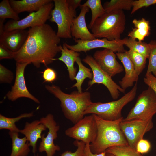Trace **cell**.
I'll use <instances>...</instances> for the list:
<instances>
[{
    "mask_svg": "<svg viewBox=\"0 0 156 156\" xmlns=\"http://www.w3.org/2000/svg\"><path fill=\"white\" fill-rule=\"evenodd\" d=\"M27 38L18 51L14 52V59L16 62L32 64L37 68L42 64L45 66L55 60L61 52L60 38L49 25L29 28Z\"/></svg>",
    "mask_w": 156,
    "mask_h": 156,
    "instance_id": "1",
    "label": "cell"
},
{
    "mask_svg": "<svg viewBox=\"0 0 156 156\" xmlns=\"http://www.w3.org/2000/svg\"><path fill=\"white\" fill-rule=\"evenodd\" d=\"M45 88L60 101V106L64 116L75 124L84 117V112L92 102L90 93L73 91L70 94L62 91L60 88L53 84L46 85Z\"/></svg>",
    "mask_w": 156,
    "mask_h": 156,
    "instance_id": "2",
    "label": "cell"
},
{
    "mask_svg": "<svg viewBox=\"0 0 156 156\" xmlns=\"http://www.w3.org/2000/svg\"><path fill=\"white\" fill-rule=\"evenodd\" d=\"M93 114L97 124V133L95 140L90 144L92 153L99 154L112 146L128 145L120 127L123 117L115 120H107Z\"/></svg>",
    "mask_w": 156,
    "mask_h": 156,
    "instance_id": "3",
    "label": "cell"
},
{
    "mask_svg": "<svg viewBox=\"0 0 156 156\" xmlns=\"http://www.w3.org/2000/svg\"><path fill=\"white\" fill-rule=\"evenodd\" d=\"M126 16L123 10L105 12L95 21L91 29L96 38L109 40L121 39L125 27Z\"/></svg>",
    "mask_w": 156,
    "mask_h": 156,
    "instance_id": "4",
    "label": "cell"
},
{
    "mask_svg": "<svg viewBox=\"0 0 156 156\" xmlns=\"http://www.w3.org/2000/svg\"><path fill=\"white\" fill-rule=\"evenodd\" d=\"M137 83L136 82L129 91L117 100L105 103L92 102L85 111V115L94 114L102 119L111 121L122 118L121 113L122 108L133 100L136 96Z\"/></svg>",
    "mask_w": 156,
    "mask_h": 156,
    "instance_id": "5",
    "label": "cell"
},
{
    "mask_svg": "<svg viewBox=\"0 0 156 156\" xmlns=\"http://www.w3.org/2000/svg\"><path fill=\"white\" fill-rule=\"evenodd\" d=\"M53 2L54 7L49 20L57 25V34L60 38H71V28L73 20L77 17L76 10L67 0H54Z\"/></svg>",
    "mask_w": 156,
    "mask_h": 156,
    "instance_id": "6",
    "label": "cell"
},
{
    "mask_svg": "<svg viewBox=\"0 0 156 156\" xmlns=\"http://www.w3.org/2000/svg\"><path fill=\"white\" fill-rule=\"evenodd\" d=\"M156 114V94L150 87L138 96L135 104L123 120L138 119H152Z\"/></svg>",
    "mask_w": 156,
    "mask_h": 156,
    "instance_id": "7",
    "label": "cell"
},
{
    "mask_svg": "<svg viewBox=\"0 0 156 156\" xmlns=\"http://www.w3.org/2000/svg\"><path fill=\"white\" fill-rule=\"evenodd\" d=\"M52 2L42 6L38 11L30 14L25 18L18 20H12L7 21L4 25V31H9L17 29H25L28 27L42 25L50 19L52 10L54 7Z\"/></svg>",
    "mask_w": 156,
    "mask_h": 156,
    "instance_id": "8",
    "label": "cell"
},
{
    "mask_svg": "<svg viewBox=\"0 0 156 156\" xmlns=\"http://www.w3.org/2000/svg\"><path fill=\"white\" fill-rule=\"evenodd\" d=\"M97 133V124L93 114L84 117L65 131L66 135L82 141L85 144L94 142Z\"/></svg>",
    "mask_w": 156,
    "mask_h": 156,
    "instance_id": "9",
    "label": "cell"
},
{
    "mask_svg": "<svg viewBox=\"0 0 156 156\" xmlns=\"http://www.w3.org/2000/svg\"><path fill=\"white\" fill-rule=\"evenodd\" d=\"M82 61L89 66L93 73V78L88 83V88L95 83L102 84L107 88L114 100L118 98L120 92H125V90L117 84L112 77L100 68L92 56L87 55Z\"/></svg>",
    "mask_w": 156,
    "mask_h": 156,
    "instance_id": "10",
    "label": "cell"
},
{
    "mask_svg": "<svg viewBox=\"0 0 156 156\" xmlns=\"http://www.w3.org/2000/svg\"><path fill=\"white\" fill-rule=\"evenodd\" d=\"M152 120H122L120 123V127L129 146L136 149L138 142L153 128Z\"/></svg>",
    "mask_w": 156,
    "mask_h": 156,
    "instance_id": "11",
    "label": "cell"
},
{
    "mask_svg": "<svg viewBox=\"0 0 156 156\" xmlns=\"http://www.w3.org/2000/svg\"><path fill=\"white\" fill-rule=\"evenodd\" d=\"M76 44L69 45L65 43L66 47L69 49L78 52L87 51L93 49L103 48L109 49L114 53H120L125 52L124 49L125 39L110 40L105 38H96L90 40H82L74 39Z\"/></svg>",
    "mask_w": 156,
    "mask_h": 156,
    "instance_id": "12",
    "label": "cell"
},
{
    "mask_svg": "<svg viewBox=\"0 0 156 156\" xmlns=\"http://www.w3.org/2000/svg\"><path fill=\"white\" fill-rule=\"evenodd\" d=\"M40 120L48 129L49 131L46 137L44 134L42 135L38 151L41 153L45 152L47 156H53L56 151L60 150V146L55 145L54 142V140L57 137V132L60 127L57 125L53 115L51 114L41 118Z\"/></svg>",
    "mask_w": 156,
    "mask_h": 156,
    "instance_id": "13",
    "label": "cell"
},
{
    "mask_svg": "<svg viewBox=\"0 0 156 156\" xmlns=\"http://www.w3.org/2000/svg\"><path fill=\"white\" fill-rule=\"evenodd\" d=\"M29 63H16V77L14 85L11 90L6 95L10 100L14 101L19 98H27L31 99L35 103L39 104V100L33 95L28 90L26 85L24 77L25 70Z\"/></svg>",
    "mask_w": 156,
    "mask_h": 156,
    "instance_id": "14",
    "label": "cell"
},
{
    "mask_svg": "<svg viewBox=\"0 0 156 156\" xmlns=\"http://www.w3.org/2000/svg\"><path fill=\"white\" fill-rule=\"evenodd\" d=\"M93 57L100 68L112 77L124 71L123 67L116 60V54L110 49L97 51Z\"/></svg>",
    "mask_w": 156,
    "mask_h": 156,
    "instance_id": "15",
    "label": "cell"
},
{
    "mask_svg": "<svg viewBox=\"0 0 156 156\" xmlns=\"http://www.w3.org/2000/svg\"><path fill=\"white\" fill-rule=\"evenodd\" d=\"M28 34V30L17 29L4 31L0 34V44L13 52L19 50L25 42Z\"/></svg>",
    "mask_w": 156,
    "mask_h": 156,
    "instance_id": "16",
    "label": "cell"
},
{
    "mask_svg": "<svg viewBox=\"0 0 156 156\" xmlns=\"http://www.w3.org/2000/svg\"><path fill=\"white\" fill-rule=\"evenodd\" d=\"M80 7V13L73 20L71 28L72 36L75 39L83 41L94 40L96 38L88 30L86 21V15L89 12V8L87 7Z\"/></svg>",
    "mask_w": 156,
    "mask_h": 156,
    "instance_id": "17",
    "label": "cell"
},
{
    "mask_svg": "<svg viewBox=\"0 0 156 156\" xmlns=\"http://www.w3.org/2000/svg\"><path fill=\"white\" fill-rule=\"evenodd\" d=\"M126 51L123 53H116L117 57L122 63L125 70V75L119 82L121 88L125 90L133 86L134 82H137L139 78V75Z\"/></svg>",
    "mask_w": 156,
    "mask_h": 156,
    "instance_id": "18",
    "label": "cell"
},
{
    "mask_svg": "<svg viewBox=\"0 0 156 156\" xmlns=\"http://www.w3.org/2000/svg\"><path fill=\"white\" fill-rule=\"evenodd\" d=\"M47 128L40 120H36L31 123L26 122L24 128L20 130V133L25 135L30 146H32L34 156H36L35 153L37 151V142L38 139H41L42 132Z\"/></svg>",
    "mask_w": 156,
    "mask_h": 156,
    "instance_id": "19",
    "label": "cell"
},
{
    "mask_svg": "<svg viewBox=\"0 0 156 156\" xmlns=\"http://www.w3.org/2000/svg\"><path fill=\"white\" fill-rule=\"evenodd\" d=\"M61 55L58 58H55L64 62L66 66L68 76L71 81L75 80L76 75L77 68L74 67V63L80 54L78 52L68 49L64 43L62 46L60 45Z\"/></svg>",
    "mask_w": 156,
    "mask_h": 156,
    "instance_id": "20",
    "label": "cell"
},
{
    "mask_svg": "<svg viewBox=\"0 0 156 156\" xmlns=\"http://www.w3.org/2000/svg\"><path fill=\"white\" fill-rule=\"evenodd\" d=\"M52 0H10L11 7L18 14L24 12L31 13L38 10L45 5L52 2Z\"/></svg>",
    "mask_w": 156,
    "mask_h": 156,
    "instance_id": "21",
    "label": "cell"
},
{
    "mask_svg": "<svg viewBox=\"0 0 156 156\" xmlns=\"http://www.w3.org/2000/svg\"><path fill=\"white\" fill-rule=\"evenodd\" d=\"M12 140V151L10 156H27L30 151L29 142L26 137L19 138L18 132L9 131Z\"/></svg>",
    "mask_w": 156,
    "mask_h": 156,
    "instance_id": "22",
    "label": "cell"
},
{
    "mask_svg": "<svg viewBox=\"0 0 156 156\" xmlns=\"http://www.w3.org/2000/svg\"><path fill=\"white\" fill-rule=\"evenodd\" d=\"M132 23L135 27L129 32L128 36L132 39L142 41L150 34V26L149 21L142 18L140 19H134Z\"/></svg>",
    "mask_w": 156,
    "mask_h": 156,
    "instance_id": "23",
    "label": "cell"
},
{
    "mask_svg": "<svg viewBox=\"0 0 156 156\" xmlns=\"http://www.w3.org/2000/svg\"><path fill=\"white\" fill-rule=\"evenodd\" d=\"M76 62L78 66L79 70L75 78L76 82L72 88L76 87L78 92H81V86L84 80L87 78L91 80L93 74L91 69L86 67L82 64L79 57L77 58Z\"/></svg>",
    "mask_w": 156,
    "mask_h": 156,
    "instance_id": "24",
    "label": "cell"
},
{
    "mask_svg": "<svg viewBox=\"0 0 156 156\" xmlns=\"http://www.w3.org/2000/svg\"><path fill=\"white\" fill-rule=\"evenodd\" d=\"M124 38V45L129 48V50L140 54L147 59L149 58L150 48L148 43L137 41L129 37Z\"/></svg>",
    "mask_w": 156,
    "mask_h": 156,
    "instance_id": "25",
    "label": "cell"
},
{
    "mask_svg": "<svg viewBox=\"0 0 156 156\" xmlns=\"http://www.w3.org/2000/svg\"><path fill=\"white\" fill-rule=\"evenodd\" d=\"M33 116L32 112L25 113L13 118L5 117L0 114V129H7L10 131L20 132L19 130L16 125V123L22 118H30Z\"/></svg>",
    "mask_w": 156,
    "mask_h": 156,
    "instance_id": "26",
    "label": "cell"
},
{
    "mask_svg": "<svg viewBox=\"0 0 156 156\" xmlns=\"http://www.w3.org/2000/svg\"><path fill=\"white\" fill-rule=\"evenodd\" d=\"M80 7H87L91 11L92 18L88 27L91 29L96 20L105 13L100 0H87Z\"/></svg>",
    "mask_w": 156,
    "mask_h": 156,
    "instance_id": "27",
    "label": "cell"
},
{
    "mask_svg": "<svg viewBox=\"0 0 156 156\" xmlns=\"http://www.w3.org/2000/svg\"><path fill=\"white\" fill-rule=\"evenodd\" d=\"M133 0H111L104 3L103 7L105 12L116 10H129L132 8Z\"/></svg>",
    "mask_w": 156,
    "mask_h": 156,
    "instance_id": "28",
    "label": "cell"
},
{
    "mask_svg": "<svg viewBox=\"0 0 156 156\" xmlns=\"http://www.w3.org/2000/svg\"><path fill=\"white\" fill-rule=\"evenodd\" d=\"M105 152L115 156H143L128 145L112 146L107 148Z\"/></svg>",
    "mask_w": 156,
    "mask_h": 156,
    "instance_id": "29",
    "label": "cell"
},
{
    "mask_svg": "<svg viewBox=\"0 0 156 156\" xmlns=\"http://www.w3.org/2000/svg\"><path fill=\"white\" fill-rule=\"evenodd\" d=\"M6 18L17 21L20 20L18 14L11 7L8 0H3L0 3V19Z\"/></svg>",
    "mask_w": 156,
    "mask_h": 156,
    "instance_id": "30",
    "label": "cell"
},
{
    "mask_svg": "<svg viewBox=\"0 0 156 156\" xmlns=\"http://www.w3.org/2000/svg\"><path fill=\"white\" fill-rule=\"evenodd\" d=\"M126 53L133 63L135 69L139 75L145 67L147 58L140 54L129 50L126 51Z\"/></svg>",
    "mask_w": 156,
    "mask_h": 156,
    "instance_id": "31",
    "label": "cell"
},
{
    "mask_svg": "<svg viewBox=\"0 0 156 156\" xmlns=\"http://www.w3.org/2000/svg\"><path fill=\"white\" fill-rule=\"evenodd\" d=\"M148 44L150 51L148 65L146 73H151L156 77V40H151Z\"/></svg>",
    "mask_w": 156,
    "mask_h": 156,
    "instance_id": "32",
    "label": "cell"
},
{
    "mask_svg": "<svg viewBox=\"0 0 156 156\" xmlns=\"http://www.w3.org/2000/svg\"><path fill=\"white\" fill-rule=\"evenodd\" d=\"M14 77L13 73L4 66L0 64V82L1 83H11Z\"/></svg>",
    "mask_w": 156,
    "mask_h": 156,
    "instance_id": "33",
    "label": "cell"
},
{
    "mask_svg": "<svg viewBox=\"0 0 156 156\" xmlns=\"http://www.w3.org/2000/svg\"><path fill=\"white\" fill-rule=\"evenodd\" d=\"M74 144L77 147L75 152H72L68 150L61 154V156H82L85 144L82 141L77 140H75Z\"/></svg>",
    "mask_w": 156,
    "mask_h": 156,
    "instance_id": "34",
    "label": "cell"
},
{
    "mask_svg": "<svg viewBox=\"0 0 156 156\" xmlns=\"http://www.w3.org/2000/svg\"><path fill=\"white\" fill-rule=\"evenodd\" d=\"M156 4V0H138L133 1L131 14L134 13L138 9L144 7H148Z\"/></svg>",
    "mask_w": 156,
    "mask_h": 156,
    "instance_id": "35",
    "label": "cell"
},
{
    "mask_svg": "<svg viewBox=\"0 0 156 156\" xmlns=\"http://www.w3.org/2000/svg\"><path fill=\"white\" fill-rule=\"evenodd\" d=\"M151 143L148 140L142 139L137 143L136 150L139 153L143 154L148 153L151 149Z\"/></svg>",
    "mask_w": 156,
    "mask_h": 156,
    "instance_id": "36",
    "label": "cell"
},
{
    "mask_svg": "<svg viewBox=\"0 0 156 156\" xmlns=\"http://www.w3.org/2000/svg\"><path fill=\"white\" fill-rule=\"evenodd\" d=\"M44 82L52 83L57 78L56 72L53 69L47 68L42 72Z\"/></svg>",
    "mask_w": 156,
    "mask_h": 156,
    "instance_id": "37",
    "label": "cell"
},
{
    "mask_svg": "<svg viewBox=\"0 0 156 156\" xmlns=\"http://www.w3.org/2000/svg\"><path fill=\"white\" fill-rule=\"evenodd\" d=\"M143 80L144 83L151 88L156 94V77L151 73H146Z\"/></svg>",
    "mask_w": 156,
    "mask_h": 156,
    "instance_id": "38",
    "label": "cell"
},
{
    "mask_svg": "<svg viewBox=\"0 0 156 156\" xmlns=\"http://www.w3.org/2000/svg\"><path fill=\"white\" fill-rule=\"evenodd\" d=\"M14 52L9 50L4 45L0 44V60L14 59Z\"/></svg>",
    "mask_w": 156,
    "mask_h": 156,
    "instance_id": "39",
    "label": "cell"
},
{
    "mask_svg": "<svg viewBox=\"0 0 156 156\" xmlns=\"http://www.w3.org/2000/svg\"><path fill=\"white\" fill-rule=\"evenodd\" d=\"M105 151L99 154L92 153L90 149V144H85L82 156H105Z\"/></svg>",
    "mask_w": 156,
    "mask_h": 156,
    "instance_id": "40",
    "label": "cell"
},
{
    "mask_svg": "<svg viewBox=\"0 0 156 156\" xmlns=\"http://www.w3.org/2000/svg\"><path fill=\"white\" fill-rule=\"evenodd\" d=\"M68 3L73 8L76 9L81 5V0H67Z\"/></svg>",
    "mask_w": 156,
    "mask_h": 156,
    "instance_id": "41",
    "label": "cell"
},
{
    "mask_svg": "<svg viewBox=\"0 0 156 156\" xmlns=\"http://www.w3.org/2000/svg\"><path fill=\"white\" fill-rule=\"evenodd\" d=\"M5 20L0 19V34L2 33L4 31V23Z\"/></svg>",
    "mask_w": 156,
    "mask_h": 156,
    "instance_id": "42",
    "label": "cell"
},
{
    "mask_svg": "<svg viewBox=\"0 0 156 156\" xmlns=\"http://www.w3.org/2000/svg\"><path fill=\"white\" fill-rule=\"evenodd\" d=\"M106 154L105 156H115L113 154L111 153L106 152Z\"/></svg>",
    "mask_w": 156,
    "mask_h": 156,
    "instance_id": "43",
    "label": "cell"
}]
</instances>
